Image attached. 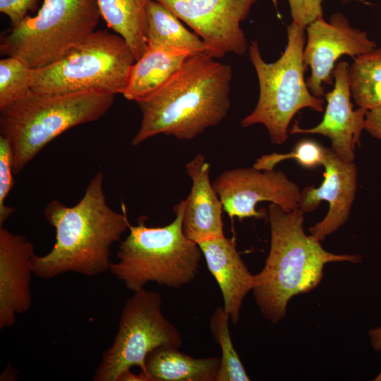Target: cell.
Returning a JSON list of instances; mask_svg holds the SVG:
<instances>
[{
    "label": "cell",
    "instance_id": "5b68a950",
    "mask_svg": "<svg viewBox=\"0 0 381 381\" xmlns=\"http://www.w3.org/2000/svg\"><path fill=\"white\" fill-rule=\"evenodd\" d=\"M184 200L174 207L176 217L164 226H147L141 219L128 225V236L120 242L117 261L109 271L132 291L149 282L180 289L196 277L202 254L198 243L183 231Z\"/></svg>",
    "mask_w": 381,
    "mask_h": 381
},
{
    "label": "cell",
    "instance_id": "484cf974",
    "mask_svg": "<svg viewBox=\"0 0 381 381\" xmlns=\"http://www.w3.org/2000/svg\"><path fill=\"white\" fill-rule=\"evenodd\" d=\"M13 175L11 146L8 140L0 135V227L16 210L5 204L15 184Z\"/></svg>",
    "mask_w": 381,
    "mask_h": 381
},
{
    "label": "cell",
    "instance_id": "ba28073f",
    "mask_svg": "<svg viewBox=\"0 0 381 381\" xmlns=\"http://www.w3.org/2000/svg\"><path fill=\"white\" fill-rule=\"evenodd\" d=\"M135 62L122 37L95 30L60 61L31 70V90L51 94L84 90L122 94Z\"/></svg>",
    "mask_w": 381,
    "mask_h": 381
},
{
    "label": "cell",
    "instance_id": "603a6c76",
    "mask_svg": "<svg viewBox=\"0 0 381 381\" xmlns=\"http://www.w3.org/2000/svg\"><path fill=\"white\" fill-rule=\"evenodd\" d=\"M229 320L230 318L223 307H217L210 319L212 335L219 344L222 352L215 381H249V377L231 341Z\"/></svg>",
    "mask_w": 381,
    "mask_h": 381
},
{
    "label": "cell",
    "instance_id": "52a82bcc",
    "mask_svg": "<svg viewBox=\"0 0 381 381\" xmlns=\"http://www.w3.org/2000/svg\"><path fill=\"white\" fill-rule=\"evenodd\" d=\"M97 0H44L1 40L0 52L30 69L54 64L87 39L101 18Z\"/></svg>",
    "mask_w": 381,
    "mask_h": 381
},
{
    "label": "cell",
    "instance_id": "d6986e66",
    "mask_svg": "<svg viewBox=\"0 0 381 381\" xmlns=\"http://www.w3.org/2000/svg\"><path fill=\"white\" fill-rule=\"evenodd\" d=\"M220 363L217 356L195 358L171 346L156 348L145 360L151 381H215Z\"/></svg>",
    "mask_w": 381,
    "mask_h": 381
},
{
    "label": "cell",
    "instance_id": "f546056e",
    "mask_svg": "<svg viewBox=\"0 0 381 381\" xmlns=\"http://www.w3.org/2000/svg\"><path fill=\"white\" fill-rule=\"evenodd\" d=\"M368 335L373 349L376 351H381V327L370 329ZM374 380L381 381V370Z\"/></svg>",
    "mask_w": 381,
    "mask_h": 381
},
{
    "label": "cell",
    "instance_id": "4316f807",
    "mask_svg": "<svg viewBox=\"0 0 381 381\" xmlns=\"http://www.w3.org/2000/svg\"><path fill=\"white\" fill-rule=\"evenodd\" d=\"M365 2V0H358ZM323 0H288L292 23L305 28L315 20L322 17Z\"/></svg>",
    "mask_w": 381,
    "mask_h": 381
},
{
    "label": "cell",
    "instance_id": "f1b7e54d",
    "mask_svg": "<svg viewBox=\"0 0 381 381\" xmlns=\"http://www.w3.org/2000/svg\"><path fill=\"white\" fill-rule=\"evenodd\" d=\"M364 130L373 137L381 140V107L367 110Z\"/></svg>",
    "mask_w": 381,
    "mask_h": 381
},
{
    "label": "cell",
    "instance_id": "277c9868",
    "mask_svg": "<svg viewBox=\"0 0 381 381\" xmlns=\"http://www.w3.org/2000/svg\"><path fill=\"white\" fill-rule=\"evenodd\" d=\"M114 97L96 90L51 94L30 90L1 110L0 135L11 146L14 174L64 132L104 116Z\"/></svg>",
    "mask_w": 381,
    "mask_h": 381
},
{
    "label": "cell",
    "instance_id": "9c48e42d",
    "mask_svg": "<svg viewBox=\"0 0 381 381\" xmlns=\"http://www.w3.org/2000/svg\"><path fill=\"white\" fill-rule=\"evenodd\" d=\"M162 306L159 292L145 288L133 291L122 308L117 334L103 351L92 380L119 381L133 367L149 377L145 360L151 351L159 346H181V334L165 318Z\"/></svg>",
    "mask_w": 381,
    "mask_h": 381
},
{
    "label": "cell",
    "instance_id": "7a4b0ae2",
    "mask_svg": "<svg viewBox=\"0 0 381 381\" xmlns=\"http://www.w3.org/2000/svg\"><path fill=\"white\" fill-rule=\"evenodd\" d=\"M232 69L207 52L190 56L159 89L137 102L142 112L136 146L158 134L191 140L217 126L230 107Z\"/></svg>",
    "mask_w": 381,
    "mask_h": 381
},
{
    "label": "cell",
    "instance_id": "d4e9b609",
    "mask_svg": "<svg viewBox=\"0 0 381 381\" xmlns=\"http://www.w3.org/2000/svg\"><path fill=\"white\" fill-rule=\"evenodd\" d=\"M325 147L310 140L298 143L294 150L289 153L280 154L273 152L258 158L253 167L259 170H272L280 162L295 159L306 168H313L322 165L325 158Z\"/></svg>",
    "mask_w": 381,
    "mask_h": 381
},
{
    "label": "cell",
    "instance_id": "ac0fdd59",
    "mask_svg": "<svg viewBox=\"0 0 381 381\" xmlns=\"http://www.w3.org/2000/svg\"><path fill=\"white\" fill-rule=\"evenodd\" d=\"M191 55L147 47L133 65L122 95L128 100H143L164 85Z\"/></svg>",
    "mask_w": 381,
    "mask_h": 381
},
{
    "label": "cell",
    "instance_id": "8fae6325",
    "mask_svg": "<svg viewBox=\"0 0 381 381\" xmlns=\"http://www.w3.org/2000/svg\"><path fill=\"white\" fill-rule=\"evenodd\" d=\"M155 1L191 28L211 56L217 59L228 53L245 54L248 45L241 23L257 0Z\"/></svg>",
    "mask_w": 381,
    "mask_h": 381
},
{
    "label": "cell",
    "instance_id": "cb8c5ba5",
    "mask_svg": "<svg viewBox=\"0 0 381 381\" xmlns=\"http://www.w3.org/2000/svg\"><path fill=\"white\" fill-rule=\"evenodd\" d=\"M31 70L20 59L7 56L0 61V111L31 90Z\"/></svg>",
    "mask_w": 381,
    "mask_h": 381
},
{
    "label": "cell",
    "instance_id": "7402d4cb",
    "mask_svg": "<svg viewBox=\"0 0 381 381\" xmlns=\"http://www.w3.org/2000/svg\"><path fill=\"white\" fill-rule=\"evenodd\" d=\"M349 83L359 107L370 110L381 107V48L353 59L349 68Z\"/></svg>",
    "mask_w": 381,
    "mask_h": 381
},
{
    "label": "cell",
    "instance_id": "30bf717a",
    "mask_svg": "<svg viewBox=\"0 0 381 381\" xmlns=\"http://www.w3.org/2000/svg\"><path fill=\"white\" fill-rule=\"evenodd\" d=\"M231 219L264 218L265 211L257 210L260 202H270L290 212L299 208L301 190L280 171L236 168L224 171L212 183Z\"/></svg>",
    "mask_w": 381,
    "mask_h": 381
},
{
    "label": "cell",
    "instance_id": "e0dca14e",
    "mask_svg": "<svg viewBox=\"0 0 381 381\" xmlns=\"http://www.w3.org/2000/svg\"><path fill=\"white\" fill-rule=\"evenodd\" d=\"M207 268L221 290L223 308L233 324L240 318L243 301L253 290L254 275L236 249L234 238L225 236L198 243Z\"/></svg>",
    "mask_w": 381,
    "mask_h": 381
},
{
    "label": "cell",
    "instance_id": "9a60e30c",
    "mask_svg": "<svg viewBox=\"0 0 381 381\" xmlns=\"http://www.w3.org/2000/svg\"><path fill=\"white\" fill-rule=\"evenodd\" d=\"M34 246L25 236L0 227V329L13 327L16 315L32 306L30 282Z\"/></svg>",
    "mask_w": 381,
    "mask_h": 381
},
{
    "label": "cell",
    "instance_id": "44dd1931",
    "mask_svg": "<svg viewBox=\"0 0 381 381\" xmlns=\"http://www.w3.org/2000/svg\"><path fill=\"white\" fill-rule=\"evenodd\" d=\"M102 18L122 37L137 61L147 49V8L151 0H97Z\"/></svg>",
    "mask_w": 381,
    "mask_h": 381
},
{
    "label": "cell",
    "instance_id": "ffe728a7",
    "mask_svg": "<svg viewBox=\"0 0 381 381\" xmlns=\"http://www.w3.org/2000/svg\"><path fill=\"white\" fill-rule=\"evenodd\" d=\"M146 36L149 48L190 54L207 52L198 35L189 31L171 11L155 0L147 6Z\"/></svg>",
    "mask_w": 381,
    "mask_h": 381
},
{
    "label": "cell",
    "instance_id": "6da1fadb",
    "mask_svg": "<svg viewBox=\"0 0 381 381\" xmlns=\"http://www.w3.org/2000/svg\"><path fill=\"white\" fill-rule=\"evenodd\" d=\"M103 180L99 171L74 206L58 200L48 202L44 215L55 229L56 241L46 255H33L35 276L50 279L75 272L94 277L109 270L111 246L120 241L130 223L123 203L121 213L108 205Z\"/></svg>",
    "mask_w": 381,
    "mask_h": 381
},
{
    "label": "cell",
    "instance_id": "7c38bea8",
    "mask_svg": "<svg viewBox=\"0 0 381 381\" xmlns=\"http://www.w3.org/2000/svg\"><path fill=\"white\" fill-rule=\"evenodd\" d=\"M306 29L303 62L310 68V75L306 81L310 92L317 97L325 95L323 83L332 85V72L340 56L348 55L354 59L376 48L365 31L351 28L348 19L339 13L333 14L329 22L320 17Z\"/></svg>",
    "mask_w": 381,
    "mask_h": 381
},
{
    "label": "cell",
    "instance_id": "4fadbf2b",
    "mask_svg": "<svg viewBox=\"0 0 381 381\" xmlns=\"http://www.w3.org/2000/svg\"><path fill=\"white\" fill-rule=\"evenodd\" d=\"M349 65L346 61L337 64L332 75L334 88L325 95L327 106L322 121L315 127L302 128L297 122L289 131L291 134H320L332 142L331 150L341 160L353 162L354 150L360 145L365 128L367 109L359 107L353 110L349 83Z\"/></svg>",
    "mask_w": 381,
    "mask_h": 381
},
{
    "label": "cell",
    "instance_id": "8992f818",
    "mask_svg": "<svg viewBox=\"0 0 381 381\" xmlns=\"http://www.w3.org/2000/svg\"><path fill=\"white\" fill-rule=\"evenodd\" d=\"M287 44L279 59L267 63L261 56L258 42L251 41L248 52L259 83V98L253 111L241 122L247 128L264 125L271 142L282 145L288 139V128L295 114L303 108L318 112L325 101L314 96L304 79L306 69L303 49L305 28L293 23L286 27Z\"/></svg>",
    "mask_w": 381,
    "mask_h": 381
},
{
    "label": "cell",
    "instance_id": "3957f363",
    "mask_svg": "<svg viewBox=\"0 0 381 381\" xmlns=\"http://www.w3.org/2000/svg\"><path fill=\"white\" fill-rule=\"evenodd\" d=\"M304 212L284 211L271 203L268 208L270 248L263 269L254 275L253 291L262 315L272 323L286 315L291 297L315 289L330 262L359 263L358 255H337L303 230Z\"/></svg>",
    "mask_w": 381,
    "mask_h": 381
},
{
    "label": "cell",
    "instance_id": "5bb4252c",
    "mask_svg": "<svg viewBox=\"0 0 381 381\" xmlns=\"http://www.w3.org/2000/svg\"><path fill=\"white\" fill-rule=\"evenodd\" d=\"M322 165L325 167L322 183L318 188L308 186L301 191L299 203V209L309 212L318 208L321 201L329 202L325 217L309 228L310 235L320 241L347 221L357 187V168L353 162H344L331 148L325 147Z\"/></svg>",
    "mask_w": 381,
    "mask_h": 381
},
{
    "label": "cell",
    "instance_id": "83f0119b",
    "mask_svg": "<svg viewBox=\"0 0 381 381\" xmlns=\"http://www.w3.org/2000/svg\"><path fill=\"white\" fill-rule=\"evenodd\" d=\"M39 0H0V11L11 20L13 27L19 24L33 11Z\"/></svg>",
    "mask_w": 381,
    "mask_h": 381
},
{
    "label": "cell",
    "instance_id": "4dcf8cb0",
    "mask_svg": "<svg viewBox=\"0 0 381 381\" xmlns=\"http://www.w3.org/2000/svg\"><path fill=\"white\" fill-rule=\"evenodd\" d=\"M119 381H151L150 379L143 372L135 375L131 370L126 371L121 375Z\"/></svg>",
    "mask_w": 381,
    "mask_h": 381
},
{
    "label": "cell",
    "instance_id": "2e32d148",
    "mask_svg": "<svg viewBox=\"0 0 381 381\" xmlns=\"http://www.w3.org/2000/svg\"><path fill=\"white\" fill-rule=\"evenodd\" d=\"M192 187L184 200L182 227L186 236L199 243L224 236L222 202L210 180V164L199 153L186 164Z\"/></svg>",
    "mask_w": 381,
    "mask_h": 381
}]
</instances>
